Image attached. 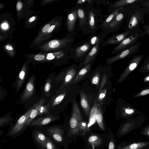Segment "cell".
<instances>
[{"instance_id":"7bdbcfd3","label":"cell","mask_w":149,"mask_h":149,"mask_svg":"<svg viewBox=\"0 0 149 149\" xmlns=\"http://www.w3.org/2000/svg\"><path fill=\"white\" fill-rule=\"evenodd\" d=\"M107 81V76L106 74H104L103 76L102 81L100 84V85L99 88L98 92V95L102 91V89L104 85L106 84Z\"/></svg>"},{"instance_id":"4fadbf2b","label":"cell","mask_w":149,"mask_h":149,"mask_svg":"<svg viewBox=\"0 0 149 149\" xmlns=\"http://www.w3.org/2000/svg\"><path fill=\"white\" fill-rule=\"evenodd\" d=\"M143 54L134 56L125 68L120 75L117 81V84L121 83L126 79L129 75L136 69L144 57Z\"/></svg>"},{"instance_id":"d6986e66","label":"cell","mask_w":149,"mask_h":149,"mask_svg":"<svg viewBox=\"0 0 149 149\" xmlns=\"http://www.w3.org/2000/svg\"><path fill=\"white\" fill-rule=\"evenodd\" d=\"M132 34L129 32L125 31L108 38L102 42L100 47V50L105 46L119 44L125 39Z\"/></svg>"},{"instance_id":"52a82bcc","label":"cell","mask_w":149,"mask_h":149,"mask_svg":"<svg viewBox=\"0 0 149 149\" xmlns=\"http://www.w3.org/2000/svg\"><path fill=\"white\" fill-rule=\"evenodd\" d=\"M32 107L21 116L14 124H11L4 138L10 136L15 138L22 134L27 129L25 124L30 116Z\"/></svg>"},{"instance_id":"ba28073f","label":"cell","mask_w":149,"mask_h":149,"mask_svg":"<svg viewBox=\"0 0 149 149\" xmlns=\"http://www.w3.org/2000/svg\"><path fill=\"white\" fill-rule=\"evenodd\" d=\"M144 117L142 115L129 119L122 124L117 132V135L120 138L131 131L138 128L144 121Z\"/></svg>"},{"instance_id":"f1b7e54d","label":"cell","mask_w":149,"mask_h":149,"mask_svg":"<svg viewBox=\"0 0 149 149\" xmlns=\"http://www.w3.org/2000/svg\"><path fill=\"white\" fill-rule=\"evenodd\" d=\"M97 104L95 103L91 110L87 129L82 133L81 136L90 130L91 127L96 122Z\"/></svg>"},{"instance_id":"f5cc1de1","label":"cell","mask_w":149,"mask_h":149,"mask_svg":"<svg viewBox=\"0 0 149 149\" xmlns=\"http://www.w3.org/2000/svg\"><path fill=\"white\" fill-rule=\"evenodd\" d=\"M1 26L3 29H6L8 28V26L7 24L5 23H3Z\"/></svg>"},{"instance_id":"816d5d0a","label":"cell","mask_w":149,"mask_h":149,"mask_svg":"<svg viewBox=\"0 0 149 149\" xmlns=\"http://www.w3.org/2000/svg\"><path fill=\"white\" fill-rule=\"evenodd\" d=\"M6 49L8 51H12L13 50V47L9 45H7L5 46Z\"/></svg>"},{"instance_id":"ab89813d","label":"cell","mask_w":149,"mask_h":149,"mask_svg":"<svg viewBox=\"0 0 149 149\" xmlns=\"http://www.w3.org/2000/svg\"><path fill=\"white\" fill-rule=\"evenodd\" d=\"M148 95H149V87H148L141 90L138 93L134 95L133 97H140Z\"/></svg>"},{"instance_id":"4dcf8cb0","label":"cell","mask_w":149,"mask_h":149,"mask_svg":"<svg viewBox=\"0 0 149 149\" xmlns=\"http://www.w3.org/2000/svg\"><path fill=\"white\" fill-rule=\"evenodd\" d=\"M106 149H118L114 135L110 129L106 135Z\"/></svg>"},{"instance_id":"cb8c5ba5","label":"cell","mask_w":149,"mask_h":149,"mask_svg":"<svg viewBox=\"0 0 149 149\" xmlns=\"http://www.w3.org/2000/svg\"><path fill=\"white\" fill-rule=\"evenodd\" d=\"M140 112L130 104L125 102L121 108V114L123 118L128 119L133 118Z\"/></svg>"},{"instance_id":"e0dca14e","label":"cell","mask_w":149,"mask_h":149,"mask_svg":"<svg viewBox=\"0 0 149 149\" xmlns=\"http://www.w3.org/2000/svg\"><path fill=\"white\" fill-rule=\"evenodd\" d=\"M31 136L38 149H43L48 137L42 129L38 128L33 130Z\"/></svg>"},{"instance_id":"ffe728a7","label":"cell","mask_w":149,"mask_h":149,"mask_svg":"<svg viewBox=\"0 0 149 149\" xmlns=\"http://www.w3.org/2000/svg\"><path fill=\"white\" fill-rule=\"evenodd\" d=\"M118 149H148L149 140L146 141H140L127 143L123 142L118 146Z\"/></svg>"},{"instance_id":"5b68a950","label":"cell","mask_w":149,"mask_h":149,"mask_svg":"<svg viewBox=\"0 0 149 149\" xmlns=\"http://www.w3.org/2000/svg\"><path fill=\"white\" fill-rule=\"evenodd\" d=\"M74 40V36L68 34L61 39L52 40L45 43L40 47L39 49L42 52H52L71 48Z\"/></svg>"},{"instance_id":"4316f807","label":"cell","mask_w":149,"mask_h":149,"mask_svg":"<svg viewBox=\"0 0 149 149\" xmlns=\"http://www.w3.org/2000/svg\"><path fill=\"white\" fill-rule=\"evenodd\" d=\"M140 1L139 0H120L110 3L108 7L109 13L117 9L125 6L133 4Z\"/></svg>"},{"instance_id":"f907efd6","label":"cell","mask_w":149,"mask_h":149,"mask_svg":"<svg viewBox=\"0 0 149 149\" xmlns=\"http://www.w3.org/2000/svg\"><path fill=\"white\" fill-rule=\"evenodd\" d=\"M87 4L91 6H93L95 0H87Z\"/></svg>"},{"instance_id":"8992f818","label":"cell","mask_w":149,"mask_h":149,"mask_svg":"<svg viewBox=\"0 0 149 149\" xmlns=\"http://www.w3.org/2000/svg\"><path fill=\"white\" fill-rule=\"evenodd\" d=\"M82 140L87 149H101L106 146V135L94 132L89 130L82 135Z\"/></svg>"},{"instance_id":"7a4b0ae2","label":"cell","mask_w":149,"mask_h":149,"mask_svg":"<svg viewBox=\"0 0 149 149\" xmlns=\"http://www.w3.org/2000/svg\"><path fill=\"white\" fill-rule=\"evenodd\" d=\"M47 135L54 142L65 148L70 143L68 136V124L63 125H54L46 126L43 128Z\"/></svg>"},{"instance_id":"74e56055","label":"cell","mask_w":149,"mask_h":149,"mask_svg":"<svg viewBox=\"0 0 149 149\" xmlns=\"http://www.w3.org/2000/svg\"><path fill=\"white\" fill-rule=\"evenodd\" d=\"M43 149H61L60 146L48 137Z\"/></svg>"},{"instance_id":"9f6ffc18","label":"cell","mask_w":149,"mask_h":149,"mask_svg":"<svg viewBox=\"0 0 149 149\" xmlns=\"http://www.w3.org/2000/svg\"><path fill=\"white\" fill-rule=\"evenodd\" d=\"M92 149H94V148H93Z\"/></svg>"},{"instance_id":"484cf974","label":"cell","mask_w":149,"mask_h":149,"mask_svg":"<svg viewBox=\"0 0 149 149\" xmlns=\"http://www.w3.org/2000/svg\"><path fill=\"white\" fill-rule=\"evenodd\" d=\"M55 75L54 73L50 74L47 79L44 86V95L48 97L54 93Z\"/></svg>"},{"instance_id":"30bf717a","label":"cell","mask_w":149,"mask_h":149,"mask_svg":"<svg viewBox=\"0 0 149 149\" xmlns=\"http://www.w3.org/2000/svg\"><path fill=\"white\" fill-rule=\"evenodd\" d=\"M145 34L144 31L141 30L130 35L115 47L111 54H117L129 48L138 42V41Z\"/></svg>"},{"instance_id":"d6a6232c","label":"cell","mask_w":149,"mask_h":149,"mask_svg":"<svg viewBox=\"0 0 149 149\" xmlns=\"http://www.w3.org/2000/svg\"><path fill=\"white\" fill-rule=\"evenodd\" d=\"M80 102L81 106L86 115L89 117L91 111L88 100L85 94L81 91L80 94Z\"/></svg>"},{"instance_id":"8fae6325","label":"cell","mask_w":149,"mask_h":149,"mask_svg":"<svg viewBox=\"0 0 149 149\" xmlns=\"http://www.w3.org/2000/svg\"><path fill=\"white\" fill-rule=\"evenodd\" d=\"M128 5L124 7L123 9L115 17L103 32L107 34L119 30L126 19L130 7Z\"/></svg>"},{"instance_id":"7dc6e473","label":"cell","mask_w":149,"mask_h":149,"mask_svg":"<svg viewBox=\"0 0 149 149\" xmlns=\"http://www.w3.org/2000/svg\"><path fill=\"white\" fill-rule=\"evenodd\" d=\"M144 29V32L147 35H149V24L148 23L143 26Z\"/></svg>"},{"instance_id":"9c48e42d","label":"cell","mask_w":149,"mask_h":149,"mask_svg":"<svg viewBox=\"0 0 149 149\" xmlns=\"http://www.w3.org/2000/svg\"><path fill=\"white\" fill-rule=\"evenodd\" d=\"M92 47L88 43L85 42L82 44L79 43L72 45L68 55L77 61H82Z\"/></svg>"},{"instance_id":"f546056e","label":"cell","mask_w":149,"mask_h":149,"mask_svg":"<svg viewBox=\"0 0 149 149\" xmlns=\"http://www.w3.org/2000/svg\"><path fill=\"white\" fill-rule=\"evenodd\" d=\"M76 71L73 66L69 68L65 74L62 84L59 88V90H62L65 86L70 83L76 74Z\"/></svg>"},{"instance_id":"b9f144b4","label":"cell","mask_w":149,"mask_h":149,"mask_svg":"<svg viewBox=\"0 0 149 149\" xmlns=\"http://www.w3.org/2000/svg\"><path fill=\"white\" fill-rule=\"evenodd\" d=\"M53 24L54 23H48L45 24L42 28L40 33H39L38 36H41L47 33L51 26V24Z\"/></svg>"},{"instance_id":"7402d4cb","label":"cell","mask_w":149,"mask_h":149,"mask_svg":"<svg viewBox=\"0 0 149 149\" xmlns=\"http://www.w3.org/2000/svg\"><path fill=\"white\" fill-rule=\"evenodd\" d=\"M123 8L124 7L120 8L111 13H109L108 14L103 16L102 22L100 27V30L103 32Z\"/></svg>"},{"instance_id":"c3c4849f","label":"cell","mask_w":149,"mask_h":149,"mask_svg":"<svg viewBox=\"0 0 149 149\" xmlns=\"http://www.w3.org/2000/svg\"><path fill=\"white\" fill-rule=\"evenodd\" d=\"M23 4L20 1L18 2L16 4V8L18 10H20L22 8Z\"/></svg>"},{"instance_id":"e575fe53","label":"cell","mask_w":149,"mask_h":149,"mask_svg":"<svg viewBox=\"0 0 149 149\" xmlns=\"http://www.w3.org/2000/svg\"><path fill=\"white\" fill-rule=\"evenodd\" d=\"M96 122L100 130L103 132H105L106 130V127L101 107L99 104H97Z\"/></svg>"},{"instance_id":"3957f363","label":"cell","mask_w":149,"mask_h":149,"mask_svg":"<svg viewBox=\"0 0 149 149\" xmlns=\"http://www.w3.org/2000/svg\"><path fill=\"white\" fill-rule=\"evenodd\" d=\"M87 17V23L82 31L84 35L93 34L100 27L102 23L103 16L100 10L95 7L89 5H84Z\"/></svg>"},{"instance_id":"d4e9b609","label":"cell","mask_w":149,"mask_h":149,"mask_svg":"<svg viewBox=\"0 0 149 149\" xmlns=\"http://www.w3.org/2000/svg\"><path fill=\"white\" fill-rule=\"evenodd\" d=\"M102 43L100 42L93 47L86 56L83 60L81 65L84 66L95 60L100 50V47Z\"/></svg>"},{"instance_id":"1f68e13d","label":"cell","mask_w":149,"mask_h":149,"mask_svg":"<svg viewBox=\"0 0 149 149\" xmlns=\"http://www.w3.org/2000/svg\"><path fill=\"white\" fill-rule=\"evenodd\" d=\"M95 60L92 61L89 64L84 66L76 75L71 83L74 84L77 82L85 76L89 71L93 63Z\"/></svg>"},{"instance_id":"277c9868","label":"cell","mask_w":149,"mask_h":149,"mask_svg":"<svg viewBox=\"0 0 149 149\" xmlns=\"http://www.w3.org/2000/svg\"><path fill=\"white\" fill-rule=\"evenodd\" d=\"M84 120L79 108L76 101L73 100L72 114L68 123V139L71 143L72 140L82 133L81 129V124Z\"/></svg>"},{"instance_id":"f6af8a7d","label":"cell","mask_w":149,"mask_h":149,"mask_svg":"<svg viewBox=\"0 0 149 149\" xmlns=\"http://www.w3.org/2000/svg\"><path fill=\"white\" fill-rule=\"evenodd\" d=\"M140 134L149 137V126L144 127L140 132Z\"/></svg>"},{"instance_id":"ee69618b","label":"cell","mask_w":149,"mask_h":149,"mask_svg":"<svg viewBox=\"0 0 149 149\" xmlns=\"http://www.w3.org/2000/svg\"><path fill=\"white\" fill-rule=\"evenodd\" d=\"M107 93V89L106 88L103 89L99 94L98 100L101 101L105 97Z\"/></svg>"},{"instance_id":"7c38bea8","label":"cell","mask_w":149,"mask_h":149,"mask_svg":"<svg viewBox=\"0 0 149 149\" xmlns=\"http://www.w3.org/2000/svg\"><path fill=\"white\" fill-rule=\"evenodd\" d=\"M71 48L59 51L45 53V62H53L56 65H58L67 62Z\"/></svg>"},{"instance_id":"bcb514c9","label":"cell","mask_w":149,"mask_h":149,"mask_svg":"<svg viewBox=\"0 0 149 149\" xmlns=\"http://www.w3.org/2000/svg\"><path fill=\"white\" fill-rule=\"evenodd\" d=\"M87 4V0H79L77 1L76 4L78 5L83 6Z\"/></svg>"},{"instance_id":"9a60e30c","label":"cell","mask_w":149,"mask_h":149,"mask_svg":"<svg viewBox=\"0 0 149 149\" xmlns=\"http://www.w3.org/2000/svg\"><path fill=\"white\" fill-rule=\"evenodd\" d=\"M78 19L77 7L76 5L69 10L67 14L65 26L69 34L76 35L77 22Z\"/></svg>"},{"instance_id":"f35d334b","label":"cell","mask_w":149,"mask_h":149,"mask_svg":"<svg viewBox=\"0 0 149 149\" xmlns=\"http://www.w3.org/2000/svg\"><path fill=\"white\" fill-rule=\"evenodd\" d=\"M30 56L33 57H30L31 59H33V61L37 63L45 62L46 56L45 53L32 55Z\"/></svg>"},{"instance_id":"11a10c76","label":"cell","mask_w":149,"mask_h":149,"mask_svg":"<svg viewBox=\"0 0 149 149\" xmlns=\"http://www.w3.org/2000/svg\"><path fill=\"white\" fill-rule=\"evenodd\" d=\"M36 17L35 16H33L29 19V21L30 22H31L34 21Z\"/></svg>"},{"instance_id":"d590c367","label":"cell","mask_w":149,"mask_h":149,"mask_svg":"<svg viewBox=\"0 0 149 149\" xmlns=\"http://www.w3.org/2000/svg\"><path fill=\"white\" fill-rule=\"evenodd\" d=\"M46 101V100L45 99H43L40 104L38 109L37 117L45 115L50 113L49 109L47 105H44Z\"/></svg>"},{"instance_id":"db71d44e","label":"cell","mask_w":149,"mask_h":149,"mask_svg":"<svg viewBox=\"0 0 149 149\" xmlns=\"http://www.w3.org/2000/svg\"><path fill=\"white\" fill-rule=\"evenodd\" d=\"M144 6L147 9L149 10V1L145 2L144 4Z\"/></svg>"},{"instance_id":"60d3db41","label":"cell","mask_w":149,"mask_h":149,"mask_svg":"<svg viewBox=\"0 0 149 149\" xmlns=\"http://www.w3.org/2000/svg\"><path fill=\"white\" fill-rule=\"evenodd\" d=\"M100 78V74L99 73L96 74L92 79L91 82L92 84L98 86L99 83Z\"/></svg>"},{"instance_id":"836d02e7","label":"cell","mask_w":149,"mask_h":149,"mask_svg":"<svg viewBox=\"0 0 149 149\" xmlns=\"http://www.w3.org/2000/svg\"><path fill=\"white\" fill-rule=\"evenodd\" d=\"M43 100V99H40L32 107V109L30 116L25 124V127L26 128H27L28 125L29 123L34 118L37 117L38 109Z\"/></svg>"},{"instance_id":"83f0119b","label":"cell","mask_w":149,"mask_h":149,"mask_svg":"<svg viewBox=\"0 0 149 149\" xmlns=\"http://www.w3.org/2000/svg\"><path fill=\"white\" fill-rule=\"evenodd\" d=\"M107 34L103 32L97 34H93L88 38L86 42L89 43L93 47L97 43L102 42L104 40V39Z\"/></svg>"},{"instance_id":"5bb4252c","label":"cell","mask_w":149,"mask_h":149,"mask_svg":"<svg viewBox=\"0 0 149 149\" xmlns=\"http://www.w3.org/2000/svg\"><path fill=\"white\" fill-rule=\"evenodd\" d=\"M141 42H138L129 48L126 49L117 54L113 56L107 58L106 63L111 65L115 62L125 58L137 52L140 48Z\"/></svg>"},{"instance_id":"681fc988","label":"cell","mask_w":149,"mask_h":149,"mask_svg":"<svg viewBox=\"0 0 149 149\" xmlns=\"http://www.w3.org/2000/svg\"><path fill=\"white\" fill-rule=\"evenodd\" d=\"M148 65H149V56L144 62L142 66H141V67H143Z\"/></svg>"},{"instance_id":"8d00e7d4","label":"cell","mask_w":149,"mask_h":149,"mask_svg":"<svg viewBox=\"0 0 149 149\" xmlns=\"http://www.w3.org/2000/svg\"><path fill=\"white\" fill-rule=\"evenodd\" d=\"M13 118L11 114H6L0 118V127L9 125L12 121Z\"/></svg>"},{"instance_id":"6da1fadb","label":"cell","mask_w":149,"mask_h":149,"mask_svg":"<svg viewBox=\"0 0 149 149\" xmlns=\"http://www.w3.org/2000/svg\"><path fill=\"white\" fill-rule=\"evenodd\" d=\"M140 1L132 4L129 8L126 17L125 32L133 34L141 30L140 25L144 23L145 11L140 6Z\"/></svg>"},{"instance_id":"603a6c76","label":"cell","mask_w":149,"mask_h":149,"mask_svg":"<svg viewBox=\"0 0 149 149\" xmlns=\"http://www.w3.org/2000/svg\"><path fill=\"white\" fill-rule=\"evenodd\" d=\"M77 7V13L78 20L77 31H82L86 26L87 23V17L84 6L76 5Z\"/></svg>"},{"instance_id":"44dd1931","label":"cell","mask_w":149,"mask_h":149,"mask_svg":"<svg viewBox=\"0 0 149 149\" xmlns=\"http://www.w3.org/2000/svg\"><path fill=\"white\" fill-rule=\"evenodd\" d=\"M35 76L31 77L27 81L22 96L23 101H26L32 96L35 91Z\"/></svg>"},{"instance_id":"ac0fdd59","label":"cell","mask_w":149,"mask_h":149,"mask_svg":"<svg viewBox=\"0 0 149 149\" xmlns=\"http://www.w3.org/2000/svg\"><path fill=\"white\" fill-rule=\"evenodd\" d=\"M28 63L26 61L23 64L16 80L13 85L14 88H15L16 91L17 92L19 91L26 79L29 68Z\"/></svg>"},{"instance_id":"2e32d148","label":"cell","mask_w":149,"mask_h":149,"mask_svg":"<svg viewBox=\"0 0 149 149\" xmlns=\"http://www.w3.org/2000/svg\"><path fill=\"white\" fill-rule=\"evenodd\" d=\"M59 118L58 116L49 113L45 115L37 117L29 123L27 127H34L42 129L49 126V124Z\"/></svg>"}]
</instances>
